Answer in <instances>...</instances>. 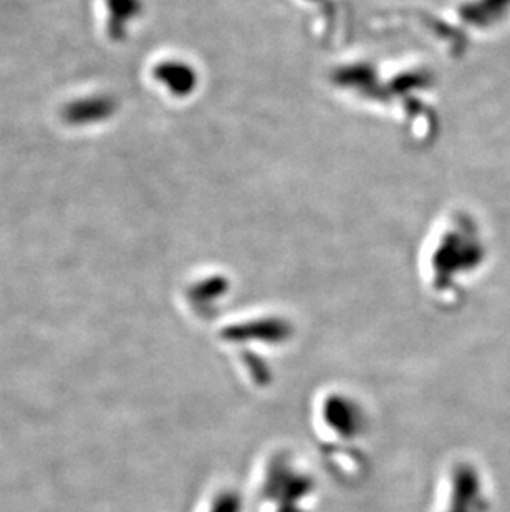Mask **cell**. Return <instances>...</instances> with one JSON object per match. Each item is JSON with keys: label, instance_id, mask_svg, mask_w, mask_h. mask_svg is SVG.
Returning a JSON list of instances; mask_svg holds the SVG:
<instances>
[{"label": "cell", "instance_id": "1", "mask_svg": "<svg viewBox=\"0 0 510 512\" xmlns=\"http://www.w3.org/2000/svg\"><path fill=\"white\" fill-rule=\"evenodd\" d=\"M308 426L327 473L343 484H358L368 474L375 413L358 390L332 383L313 395Z\"/></svg>", "mask_w": 510, "mask_h": 512}, {"label": "cell", "instance_id": "2", "mask_svg": "<svg viewBox=\"0 0 510 512\" xmlns=\"http://www.w3.org/2000/svg\"><path fill=\"white\" fill-rule=\"evenodd\" d=\"M247 494L252 512H317L322 478L299 448L274 445L255 461Z\"/></svg>", "mask_w": 510, "mask_h": 512}, {"label": "cell", "instance_id": "3", "mask_svg": "<svg viewBox=\"0 0 510 512\" xmlns=\"http://www.w3.org/2000/svg\"><path fill=\"white\" fill-rule=\"evenodd\" d=\"M297 330L289 320L251 319L227 324L217 334V347L252 390H269L277 377V363L297 345Z\"/></svg>", "mask_w": 510, "mask_h": 512}, {"label": "cell", "instance_id": "4", "mask_svg": "<svg viewBox=\"0 0 510 512\" xmlns=\"http://www.w3.org/2000/svg\"><path fill=\"white\" fill-rule=\"evenodd\" d=\"M486 484L479 469L467 461H453L439 478L428 512H486Z\"/></svg>", "mask_w": 510, "mask_h": 512}, {"label": "cell", "instance_id": "5", "mask_svg": "<svg viewBox=\"0 0 510 512\" xmlns=\"http://www.w3.org/2000/svg\"><path fill=\"white\" fill-rule=\"evenodd\" d=\"M193 512H252L247 489L229 479H219L204 489Z\"/></svg>", "mask_w": 510, "mask_h": 512}]
</instances>
